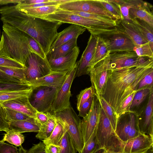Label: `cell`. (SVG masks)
<instances>
[{"instance_id": "cell-31", "label": "cell", "mask_w": 153, "mask_h": 153, "mask_svg": "<svg viewBox=\"0 0 153 153\" xmlns=\"http://www.w3.org/2000/svg\"><path fill=\"white\" fill-rule=\"evenodd\" d=\"M56 121V120L53 112L47 122L40 126L39 130L36 135V137L42 140L48 138L55 127Z\"/></svg>"}, {"instance_id": "cell-33", "label": "cell", "mask_w": 153, "mask_h": 153, "mask_svg": "<svg viewBox=\"0 0 153 153\" xmlns=\"http://www.w3.org/2000/svg\"><path fill=\"white\" fill-rule=\"evenodd\" d=\"M26 69L0 66V71L2 72L18 79L23 84L29 85L26 80Z\"/></svg>"}, {"instance_id": "cell-21", "label": "cell", "mask_w": 153, "mask_h": 153, "mask_svg": "<svg viewBox=\"0 0 153 153\" xmlns=\"http://www.w3.org/2000/svg\"><path fill=\"white\" fill-rule=\"evenodd\" d=\"M68 72L52 71L50 74L28 83L34 88L42 86L60 88L64 83Z\"/></svg>"}, {"instance_id": "cell-14", "label": "cell", "mask_w": 153, "mask_h": 153, "mask_svg": "<svg viewBox=\"0 0 153 153\" xmlns=\"http://www.w3.org/2000/svg\"><path fill=\"white\" fill-rule=\"evenodd\" d=\"M130 8L129 15L131 20L138 19L148 23L153 28V6L140 0H129Z\"/></svg>"}, {"instance_id": "cell-3", "label": "cell", "mask_w": 153, "mask_h": 153, "mask_svg": "<svg viewBox=\"0 0 153 153\" xmlns=\"http://www.w3.org/2000/svg\"><path fill=\"white\" fill-rule=\"evenodd\" d=\"M40 18L62 23L77 25L85 27L91 34L97 36H105L118 32L113 25L75 14L63 13L58 9L52 14Z\"/></svg>"}, {"instance_id": "cell-53", "label": "cell", "mask_w": 153, "mask_h": 153, "mask_svg": "<svg viewBox=\"0 0 153 153\" xmlns=\"http://www.w3.org/2000/svg\"><path fill=\"white\" fill-rule=\"evenodd\" d=\"M94 95L82 105L79 111V117L83 118L87 114L91 108Z\"/></svg>"}, {"instance_id": "cell-34", "label": "cell", "mask_w": 153, "mask_h": 153, "mask_svg": "<svg viewBox=\"0 0 153 153\" xmlns=\"http://www.w3.org/2000/svg\"><path fill=\"white\" fill-rule=\"evenodd\" d=\"M112 15L117 21L124 19L119 7L111 0H95Z\"/></svg>"}, {"instance_id": "cell-16", "label": "cell", "mask_w": 153, "mask_h": 153, "mask_svg": "<svg viewBox=\"0 0 153 153\" xmlns=\"http://www.w3.org/2000/svg\"><path fill=\"white\" fill-rule=\"evenodd\" d=\"M102 37L107 49L110 52L134 51L135 47L128 37L121 33L114 34Z\"/></svg>"}, {"instance_id": "cell-20", "label": "cell", "mask_w": 153, "mask_h": 153, "mask_svg": "<svg viewBox=\"0 0 153 153\" xmlns=\"http://www.w3.org/2000/svg\"><path fill=\"white\" fill-rule=\"evenodd\" d=\"M117 23L116 27L120 33L128 37L135 47L148 42L132 22H130L123 19L117 21Z\"/></svg>"}, {"instance_id": "cell-49", "label": "cell", "mask_w": 153, "mask_h": 153, "mask_svg": "<svg viewBox=\"0 0 153 153\" xmlns=\"http://www.w3.org/2000/svg\"><path fill=\"white\" fill-rule=\"evenodd\" d=\"M59 4L57 2L53 0H50L48 2L30 4H17L16 5V8L18 9L30 8H35L44 6H47Z\"/></svg>"}, {"instance_id": "cell-56", "label": "cell", "mask_w": 153, "mask_h": 153, "mask_svg": "<svg viewBox=\"0 0 153 153\" xmlns=\"http://www.w3.org/2000/svg\"><path fill=\"white\" fill-rule=\"evenodd\" d=\"M46 153H59L60 147L52 144L45 145Z\"/></svg>"}, {"instance_id": "cell-9", "label": "cell", "mask_w": 153, "mask_h": 153, "mask_svg": "<svg viewBox=\"0 0 153 153\" xmlns=\"http://www.w3.org/2000/svg\"><path fill=\"white\" fill-rule=\"evenodd\" d=\"M59 8L65 10L82 11L102 15L117 20L112 15L95 0H70L60 4Z\"/></svg>"}, {"instance_id": "cell-8", "label": "cell", "mask_w": 153, "mask_h": 153, "mask_svg": "<svg viewBox=\"0 0 153 153\" xmlns=\"http://www.w3.org/2000/svg\"><path fill=\"white\" fill-rule=\"evenodd\" d=\"M101 108V105L99 98L94 94L88 113L81 120V128L84 144L87 142L95 128L98 126Z\"/></svg>"}, {"instance_id": "cell-38", "label": "cell", "mask_w": 153, "mask_h": 153, "mask_svg": "<svg viewBox=\"0 0 153 153\" xmlns=\"http://www.w3.org/2000/svg\"><path fill=\"white\" fill-rule=\"evenodd\" d=\"M152 89H145L139 91L136 93L130 107L131 112L132 110L135 108H138L140 106L149 94Z\"/></svg>"}, {"instance_id": "cell-28", "label": "cell", "mask_w": 153, "mask_h": 153, "mask_svg": "<svg viewBox=\"0 0 153 153\" xmlns=\"http://www.w3.org/2000/svg\"><path fill=\"white\" fill-rule=\"evenodd\" d=\"M77 38H74L49 52L46 58L56 59L64 56L77 46Z\"/></svg>"}, {"instance_id": "cell-45", "label": "cell", "mask_w": 153, "mask_h": 153, "mask_svg": "<svg viewBox=\"0 0 153 153\" xmlns=\"http://www.w3.org/2000/svg\"><path fill=\"white\" fill-rule=\"evenodd\" d=\"M153 50L148 42L138 46L135 47L134 50L139 57H147L153 58Z\"/></svg>"}, {"instance_id": "cell-5", "label": "cell", "mask_w": 153, "mask_h": 153, "mask_svg": "<svg viewBox=\"0 0 153 153\" xmlns=\"http://www.w3.org/2000/svg\"><path fill=\"white\" fill-rule=\"evenodd\" d=\"M54 114L56 119L64 126L77 152L80 153L85 144L81 128V120L71 106Z\"/></svg>"}, {"instance_id": "cell-2", "label": "cell", "mask_w": 153, "mask_h": 153, "mask_svg": "<svg viewBox=\"0 0 153 153\" xmlns=\"http://www.w3.org/2000/svg\"><path fill=\"white\" fill-rule=\"evenodd\" d=\"M3 32L0 40V56L25 65L32 53L30 44L31 36L5 22H2Z\"/></svg>"}, {"instance_id": "cell-17", "label": "cell", "mask_w": 153, "mask_h": 153, "mask_svg": "<svg viewBox=\"0 0 153 153\" xmlns=\"http://www.w3.org/2000/svg\"><path fill=\"white\" fill-rule=\"evenodd\" d=\"M153 89L149 94L143 115H136L140 132L153 137Z\"/></svg>"}, {"instance_id": "cell-42", "label": "cell", "mask_w": 153, "mask_h": 153, "mask_svg": "<svg viewBox=\"0 0 153 153\" xmlns=\"http://www.w3.org/2000/svg\"><path fill=\"white\" fill-rule=\"evenodd\" d=\"M111 1L119 7L124 19L127 22H131L129 15V10L131 8L129 0Z\"/></svg>"}, {"instance_id": "cell-52", "label": "cell", "mask_w": 153, "mask_h": 153, "mask_svg": "<svg viewBox=\"0 0 153 153\" xmlns=\"http://www.w3.org/2000/svg\"><path fill=\"white\" fill-rule=\"evenodd\" d=\"M0 153H19L16 146L10 145L0 140Z\"/></svg>"}, {"instance_id": "cell-57", "label": "cell", "mask_w": 153, "mask_h": 153, "mask_svg": "<svg viewBox=\"0 0 153 153\" xmlns=\"http://www.w3.org/2000/svg\"><path fill=\"white\" fill-rule=\"evenodd\" d=\"M50 0H21L20 3L24 4H30L45 3L48 2Z\"/></svg>"}, {"instance_id": "cell-40", "label": "cell", "mask_w": 153, "mask_h": 153, "mask_svg": "<svg viewBox=\"0 0 153 153\" xmlns=\"http://www.w3.org/2000/svg\"><path fill=\"white\" fill-rule=\"evenodd\" d=\"M97 127L98 126L95 128L88 140L85 144L82 149L80 153H93L97 148L99 147L97 143L96 138Z\"/></svg>"}, {"instance_id": "cell-11", "label": "cell", "mask_w": 153, "mask_h": 153, "mask_svg": "<svg viewBox=\"0 0 153 153\" xmlns=\"http://www.w3.org/2000/svg\"><path fill=\"white\" fill-rule=\"evenodd\" d=\"M128 114L122 115L118 118L115 130L118 138L124 142L137 136L140 133L136 115L132 112H128Z\"/></svg>"}, {"instance_id": "cell-35", "label": "cell", "mask_w": 153, "mask_h": 153, "mask_svg": "<svg viewBox=\"0 0 153 153\" xmlns=\"http://www.w3.org/2000/svg\"><path fill=\"white\" fill-rule=\"evenodd\" d=\"M1 140L4 142L6 141L16 147L20 146L24 142L25 137L22 133L9 130L4 134Z\"/></svg>"}, {"instance_id": "cell-36", "label": "cell", "mask_w": 153, "mask_h": 153, "mask_svg": "<svg viewBox=\"0 0 153 153\" xmlns=\"http://www.w3.org/2000/svg\"><path fill=\"white\" fill-rule=\"evenodd\" d=\"M59 153H76L72 138L66 131L59 145Z\"/></svg>"}, {"instance_id": "cell-37", "label": "cell", "mask_w": 153, "mask_h": 153, "mask_svg": "<svg viewBox=\"0 0 153 153\" xmlns=\"http://www.w3.org/2000/svg\"><path fill=\"white\" fill-rule=\"evenodd\" d=\"M5 108L10 121L25 120L35 123L39 126L35 119L16 110Z\"/></svg>"}, {"instance_id": "cell-63", "label": "cell", "mask_w": 153, "mask_h": 153, "mask_svg": "<svg viewBox=\"0 0 153 153\" xmlns=\"http://www.w3.org/2000/svg\"><path fill=\"white\" fill-rule=\"evenodd\" d=\"M105 153H115V152H111L105 151Z\"/></svg>"}, {"instance_id": "cell-46", "label": "cell", "mask_w": 153, "mask_h": 153, "mask_svg": "<svg viewBox=\"0 0 153 153\" xmlns=\"http://www.w3.org/2000/svg\"><path fill=\"white\" fill-rule=\"evenodd\" d=\"M153 72L147 75L141 80L136 90L137 92L145 89H153Z\"/></svg>"}, {"instance_id": "cell-10", "label": "cell", "mask_w": 153, "mask_h": 153, "mask_svg": "<svg viewBox=\"0 0 153 153\" xmlns=\"http://www.w3.org/2000/svg\"><path fill=\"white\" fill-rule=\"evenodd\" d=\"M25 65L26 67V80L28 85L29 82L47 75L52 71L47 58L43 59L33 53H31L28 57Z\"/></svg>"}, {"instance_id": "cell-32", "label": "cell", "mask_w": 153, "mask_h": 153, "mask_svg": "<svg viewBox=\"0 0 153 153\" xmlns=\"http://www.w3.org/2000/svg\"><path fill=\"white\" fill-rule=\"evenodd\" d=\"M33 88L16 91L0 92V103L9 100L24 97L30 98L33 91Z\"/></svg>"}, {"instance_id": "cell-1", "label": "cell", "mask_w": 153, "mask_h": 153, "mask_svg": "<svg viewBox=\"0 0 153 153\" xmlns=\"http://www.w3.org/2000/svg\"><path fill=\"white\" fill-rule=\"evenodd\" d=\"M153 72V58H149L137 66L109 71L102 97L111 106L117 119L122 104L136 91L141 80Z\"/></svg>"}, {"instance_id": "cell-41", "label": "cell", "mask_w": 153, "mask_h": 153, "mask_svg": "<svg viewBox=\"0 0 153 153\" xmlns=\"http://www.w3.org/2000/svg\"><path fill=\"white\" fill-rule=\"evenodd\" d=\"M94 94L93 88L91 86L81 91L77 96V110L79 111L82 105Z\"/></svg>"}, {"instance_id": "cell-61", "label": "cell", "mask_w": 153, "mask_h": 153, "mask_svg": "<svg viewBox=\"0 0 153 153\" xmlns=\"http://www.w3.org/2000/svg\"><path fill=\"white\" fill-rule=\"evenodd\" d=\"M54 1L57 2L59 4L67 2L70 0H53Z\"/></svg>"}, {"instance_id": "cell-39", "label": "cell", "mask_w": 153, "mask_h": 153, "mask_svg": "<svg viewBox=\"0 0 153 153\" xmlns=\"http://www.w3.org/2000/svg\"><path fill=\"white\" fill-rule=\"evenodd\" d=\"M99 98L102 107L106 116L110 121L112 128L115 131L117 120L114 115L112 109L109 104L102 97Z\"/></svg>"}, {"instance_id": "cell-15", "label": "cell", "mask_w": 153, "mask_h": 153, "mask_svg": "<svg viewBox=\"0 0 153 153\" xmlns=\"http://www.w3.org/2000/svg\"><path fill=\"white\" fill-rule=\"evenodd\" d=\"M79 48L77 46L67 54L56 59H47L52 71L68 72L76 65V60L79 53Z\"/></svg>"}, {"instance_id": "cell-54", "label": "cell", "mask_w": 153, "mask_h": 153, "mask_svg": "<svg viewBox=\"0 0 153 153\" xmlns=\"http://www.w3.org/2000/svg\"><path fill=\"white\" fill-rule=\"evenodd\" d=\"M27 153H46L45 149V145L42 142L33 144L27 151Z\"/></svg>"}, {"instance_id": "cell-13", "label": "cell", "mask_w": 153, "mask_h": 153, "mask_svg": "<svg viewBox=\"0 0 153 153\" xmlns=\"http://www.w3.org/2000/svg\"><path fill=\"white\" fill-rule=\"evenodd\" d=\"M109 57L111 69L137 66L149 58L139 57L134 51L110 52Z\"/></svg>"}, {"instance_id": "cell-22", "label": "cell", "mask_w": 153, "mask_h": 153, "mask_svg": "<svg viewBox=\"0 0 153 153\" xmlns=\"http://www.w3.org/2000/svg\"><path fill=\"white\" fill-rule=\"evenodd\" d=\"M86 30L84 27L76 25L71 24L58 33L56 39L51 46L50 51L73 39L78 38L79 36L82 34Z\"/></svg>"}, {"instance_id": "cell-58", "label": "cell", "mask_w": 153, "mask_h": 153, "mask_svg": "<svg viewBox=\"0 0 153 153\" xmlns=\"http://www.w3.org/2000/svg\"><path fill=\"white\" fill-rule=\"evenodd\" d=\"M21 0H0V5H6L10 3L18 4Z\"/></svg>"}, {"instance_id": "cell-7", "label": "cell", "mask_w": 153, "mask_h": 153, "mask_svg": "<svg viewBox=\"0 0 153 153\" xmlns=\"http://www.w3.org/2000/svg\"><path fill=\"white\" fill-rule=\"evenodd\" d=\"M60 88L42 86L33 88L29 98L32 106L38 111H51L52 105L57 92Z\"/></svg>"}, {"instance_id": "cell-24", "label": "cell", "mask_w": 153, "mask_h": 153, "mask_svg": "<svg viewBox=\"0 0 153 153\" xmlns=\"http://www.w3.org/2000/svg\"><path fill=\"white\" fill-rule=\"evenodd\" d=\"M110 52L107 49L103 37L102 36H97L95 48L88 65L89 74L94 65L106 57Z\"/></svg>"}, {"instance_id": "cell-6", "label": "cell", "mask_w": 153, "mask_h": 153, "mask_svg": "<svg viewBox=\"0 0 153 153\" xmlns=\"http://www.w3.org/2000/svg\"><path fill=\"white\" fill-rule=\"evenodd\" d=\"M110 53L94 65L89 74L94 94L99 98L103 94L108 72L111 69Z\"/></svg>"}, {"instance_id": "cell-47", "label": "cell", "mask_w": 153, "mask_h": 153, "mask_svg": "<svg viewBox=\"0 0 153 153\" xmlns=\"http://www.w3.org/2000/svg\"><path fill=\"white\" fill-rule=\"evenodd\" d=\"M0 66L26 68L25 66L14 60L0 56Z\"/></svg>"}, {"instance_id": "cell-44", "label": "cell", "mask_w": 153, "mask_h": 153, "mask_svg": "<svg viewBox=\"0 0 153 153\" xmlns=\"http://www.w3.org/2000/svg\"><path fill=\"white\" fill-rule=\"evenodd\" d=\"M30 87L28 85L22 83L0 82V92L19 91Z\"/></svg>"}, {"instance_id": "cell-19", "label": "cell", "mask_w": 153, "mask_h": 153, "mask_svg": "<svg viewBox=\"0 0 153 153\" xmlns=\"http://www.w3.org/2000/svg\"><path fill=\"white\" fill-rule=\"evenodd\" d=\"M97 36L91 34L86 47L79 61L77 62V66L75 77L89 74L88 65L93 56L97 44Z\"/></svg>"}, {"instance_id": "cell-48", "label": "cell", "mask_w": 153, "mask_h": 153, "mask_svg": "<svg viewBox=\"0 0 153 153\" xmlns=\"http://www.w3.org/2000/svg\"><path fill=\"white\" fill-rule=\"evenodd\" d=\"M30 44L32 53H35L43 59L46 58V56L39 44L31 37L30 39Z\"/></svg>"}, {"instance_id": "cell-51", "label": "cell", "mask_w": 153, "mask_h": 153, "mask_svg": "<svg viewBox=\"0 0 153 153\" xmlns=\"http://www.w3.org/2000/svg\"><path fill=\"white\" fill-rule=\"evenodd\" d=\"M52 114L49 111L42 112L38 111L36 112L35 119L40 127L41 125L47 122Z\"/></svg>"}, {"instance_id": "cell-50", "label": "cell", "mask_w": 153, "mask_h": 153, "mask_svg": "<svg viewBox=\"0 0 153 153\" xmlns=\"http://www.w3.org/2000/svg\"><path fill=\"white\" fill-rule=\"evenodd\" d=\"M136 92V91H134L123 103L120 111L119 117L126 113L131 112L130 111V107L133 98Z\"/></svg>"}, {"instance_id": "cell-26", "label": "cell", "mask_w": 153, "mask_h": 153, "mask_svg": "<svg viewBox=\"0 0 153 153\" xmlns=\"http://www.w3.org/2000/svg\"><path fill=\"white\" fill-rule=\"evenodd\" d=\"M40 127L37 125L25 120L11 121L9 124V130L22 133L26 132H38Z\"/></svg>"}, {"instance_id": "cell-60", "label": "cell", "mask_w": 153, "mask_h": 153, "mask_svg": "<svg viewBox=\"0 0 153 153\" xmlns=\"http://www.w3.org/2000/svg\"><path fill=\"white\" fill-rule=\"evenodd\" d=\"M19 153H27V151L22 146L18 149Z\"/></svg>"}, {"instance_id": "cell-4", "label": "cell", "mask_w": 153, "mask_h": 153, "mask_svg": "<svg viewBox=\"0 0 153 153\" xmlns=\"http://www.w3.org/2000/svg\"><path fill=\"white\" fill-rule=\"evenodd\" d=\"M153 147V137L140 133L137 136L125 142L115 135L104 149L106 151L117 153H141Z\"/></svg>"}, {"instance_id": "cell-29", "label": "cell", "mask_w": 153, "mask_h": 153, "mask_svg": "<svg viewBox=\"0 0 153 153\" xmlns=\"http://www.w3.org/2000/svg\"><path fill=\"white\" fill-rule=\"evenodd\" d=\"M131 22L146 39L153 50V28L146 22L139 19H132Z\"/></svg>"}, {"instance_id": "cell-30", "label": "cell", "mask_w": 153, "mask_h": 153, "mask_svg": "<svg viewBox=\"0 0 153 153\" xmlns=\"http://www.w3.org/2000/svg\"><path fill=\"white\" fill-rule=\"evenodd\" d=\"M58 10L59 11L63 13L75 14L85 18L113 25L115 27L117 26V20L113 19L104 16L82 11H67L62 10L59 8Z\"/></svg>"}, {"instance_id": "cell-59", "label": "cell", "mask_w": 153, "mask_h": 153, "mask_svg": "<svg viewBox=\"0 0 153 153\" xmlns=\"http://www.w3.org/2000/svg\"><path fill=\"white\" fill-rule=\"evenodd\" d=\"M105 149L100 148L99 147L97 148L93 153H105Z\"/></svg>"}, {"instance_id": "cell-25", "label": "cell", "mask_w": 153, "mask_h": 153, "mask_svg": "<svg viewBox=\"0 0 153 153\" xmlns=\"http://www.w3.org/2000/svg\"><path fill=\"white\" fill-rule=\"evenodd\" d=\"M59 5L17 9L22 13L28 16L40 18L55 12L59 8Z\"/></svg>"}, {"instance_id": "cell-23", "label": "cell", "mask_w": 153, "mask_h": 153, "mask_svg": "<svg viewBox=\"0 0 153 153\" xmlns=\"http://www.w3.org/2000/svg\"><path fill=\"white\" fill-rule=\"evenodd\" d=\"M29 97H20L2 102L4 108H10L27 115L35 119L38 111L31 105Z\"/></svg>"}, {"instance_id": "cell-64", "label": "cell", "mask_w": 153, "mask_h": 153, "mask_svg": "<svg viewBox=\"0 0 153 153\" xmlns=\"http://www.w3.org/2000/svg\"><path fill=\"white\" fill-rule=\"evenodd\" d=\"M1 33H0V39L1 38Z\"/></svg>"}, {"instance_id": "cell-55", "label": "cell", "mask_w": 153, "mask_h": 153, "mask_svg": "<svg viewBox=\"0 0 153 153\" xmlns=\"http://www.w3.org/2000/svg\"><path fill=\"white\" fill-rule=\"evenodd\" d=\"M0 82L23 84L18 79L7 75L0 71Z\"/></svg>"}, {"instance_id": "cell-62", "label": "cell", "mask_w": 153, "mask_h": 153, "mask_svg": "<svg viewBox=\"0 0 153 153\" xmlns=\"http://www.w3.org/2000/svg\"><path fill=\"white\" fill-rule=\"evenodd\" d=\"M141 153H153V147L150 148L147 151Z\"/></svg>"}, {"instance_id": "cell-27", "label": "cell", "mask_w": 153, "mask_h": 153, "mask_svg": "<svg viewBox=\"0 0 153 153\" xmlns=\"http://www.w3.org/2000/svg\"><path fill=\"white\" fill-rule=\"evenodd\" d=\"M56 120V125L51 134L48 138L42 140L45 145L52 144L59 146L67 131L63 124L60 121Z\"/></svg>"}, {"instance_id": "cell-12", "label": "cell", "mask_w": 153, "mask_h": 153, "mask_svg": "<svg viewBox=\"0 0 153 153\" xmlns=\"http://www.w3.org/2000/svg\"><path fill=\"white\" fill-rule=\"evenodd\" d=\"M77 66V62L74 67L68 73L63 85L56 94L52 103L51 111L54 113L61 111L71 106L70 101L71 96V86L75 76Z\"/></svg>"}, {"instance_id": "cell-18", "label": "cell", "mask_w": 153, "mask_h": 153, "mask_svg": "<svg viewBox=\"0 0 153 153\" xmlns=\"http://www.w3.org/2000/svg\"><path fill=\"white\" fill-rule=\"evenodd\" d=\"M116 135L111 124L101 106V114L96 133L97 143L104 149L111 139Z\"/></svg>"}, {"instance_id": "cell-43", "label": "cell", "mask_w": 153, "mask_h": 153, "mask_svg": "<svg viewBox=\"0 0 153 153\" xmlns=\"http://www.w3.org/2000/svg\"><path fill=\"white\" fill-rule=\"evenodd\" d=\"M10 122L5 108L0 103V131L7 132L9 131Z\"/></svg>"}]
</instances>
